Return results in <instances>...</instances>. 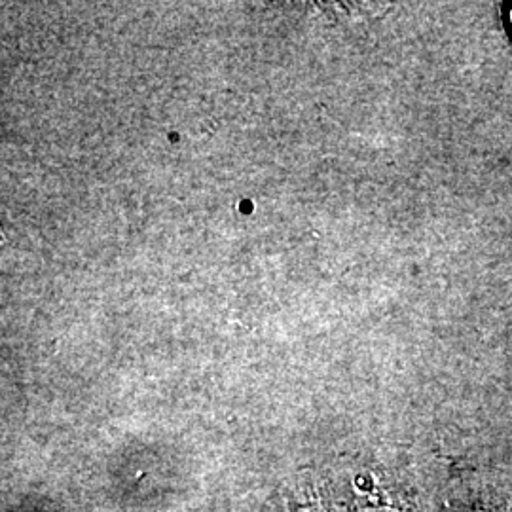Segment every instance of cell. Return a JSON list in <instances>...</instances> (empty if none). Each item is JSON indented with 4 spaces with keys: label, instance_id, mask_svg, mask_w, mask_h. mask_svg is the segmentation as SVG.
Returning a JSON list of instances; mask_svg holds the SVG:
<instances>
[{
    "label": "cell",
    "instance_id": "277c9868",
    "mask_svg": "<svg viewBox=\"0 0 512 512\" xmlns=\"http://www.w3.org/2000/svg\"><path fill=\"white\" fill-rule=\"evenodd\" d=\"M475 512H488V511H475Z\"/></svg>",
    "mask_w": 512,
    "mask_h": 512
},
{
    "label": "cell",
    "instance_id": "3957f363",
    "mask_svg": "<svg viewBox=\"0 0 512 512\" xmlns=\"http://www.w3.org/2000/svg\"><path fill=\"white\" fill-rule=\"evenodd\" d=\"M372 512H393L391 509H380V511H372Z\"/></svg>",
    "mask_w": 512,
    "mask_h": 512
},
{
    "label": "cell",
    "instance_id": "7a4b0ae2",
    "mask_svg": "<svg viewBox=\"0 0 512 512\" xmlns=\"http://www.w3.org/2000/svg\"><path fill=\"white\" fill-rule=\"evenodd\" d=\"M509 23H511V31H512V4H511V10H509Z\"/></svg>",
    "mask_w": 512,
    "mask_h": 512
},
{
    "label": "cell",
    "instance_id": "6da1fadb",
    "mask_svg": "<svg viewBox=\"0 0 512 512\" xmlns=\"http://www.w3.org/2000/svg\"><path fill=\"white\" fill-rule=\"evenodd\" d=\"M296 512H323V509L319 507H313V505H306V507H300Z\"/></svg>",
    "mask_w": 512,
    "mask_h": 512
}]
</instances>
